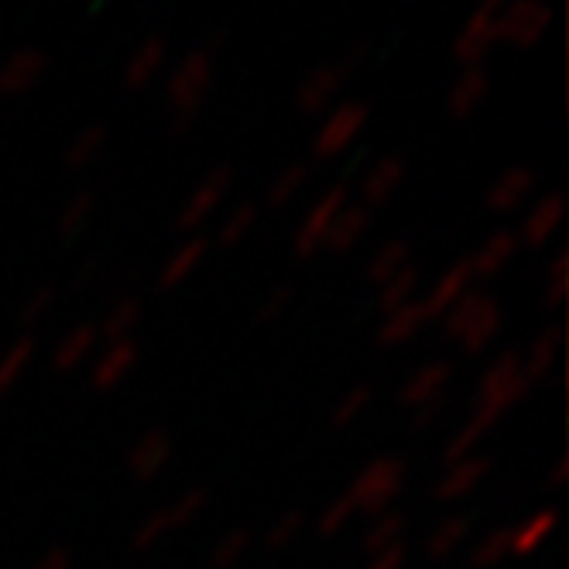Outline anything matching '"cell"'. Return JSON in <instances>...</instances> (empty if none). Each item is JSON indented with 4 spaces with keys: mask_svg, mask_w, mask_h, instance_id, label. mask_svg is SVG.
Wrapping results in <instances>:
<instances>
[{
    "mask_svg": "<svg viewBox=\"0 0 569 569\" xmlns=\"http://www.w3.org/2000/svg\"><path fill=\"white\" fill-rule=\"evenodd\" d=\"M213 79H217V66H213V56L207 49H192L186 52L172 69H169V79H166V103H169V113H172V134H186L189 124L196 120L199 107L210 100V90H213Z\"/></svg>",
    "mask_w": 569,
    "mask_h": 569,
    "instance_id": "6da1fadb",
    "label": "cell"
},
{
    "mask_svg": "<svg viewBox=\"0 0 569 569\" xmlns=\"http://www.w3.org/2000/svg\"><path fill=\"white\" fill-rule=\"evenodd\" d=\"M405 480H409V470H405L398 457H378L357 473L347 498L357 511L378 518L398 501V495L405 491Z\"/></svg>",
    "mask_w": 569,
    "mask_h": 569,
    "instance_id": "7a4b0ae2",
    "label": "cell"
},
{
    "mask_svg": "<svg viewBox=\"0 0 569 569\" xmlns=\"http://www.w3.org/2000/svg\"><path fill=\"white\" fill-rule=\"evenodd\" d=\"M528 385L525 375H521V357L515 353H501L491 368L483 371V378L477 381V398H473V412L487 416V419H501L508 409L528 395Z\"/></svg>",
    "mask_w": 569,
    "mask_h": 569,
    "instance_id": "3957f363",
    "label": "cell"
},
{
    "mask_svg": "<svg viewBox=\"0 0 569 569\" xmlns=\"http://www.w3.org/2000/svg\"><path fill=\"white\" fill-rule=\"evenodd\" d=\"M368 120H371V107L360 103V100H343V103L330 107L327 113H322L319 128L312 134V144H309L312 158L333 161V158L347 154L360 141L363 128H368Z\"/></svg>",
    "mask_w": 569,
    "mask_h": 569,
    "instance_id": "277c9868",
    "label": "cell"
},
{
    "mask_svg": "<svg viewBox=\"0 0 569 569\" xmlns=\"http://www.w3.org/2000/svg\"><path fill=\"white\" fill-rule=\"evenodd\" d=\"M552 18L556 11L549 0H505L498 14V46L518 52L539 49L552 28Z\"/></svg>",
    "mask_w": 569,
    "mask_h": 569,
    "instance_id": "5b68a950",
    "label": "cell"
},
{
    "mask_svg": "<svg viewBox=\"0 0 569 569\" xmlns=\"http://www.w3.org/2000/svg\"><path fill=\"white\" fill-rule=\"evenodd\" d=\"M207 505H210V495L202 491V487H192V491L179 495L169 508H158L154 515H148V518L134 528L131 549H134V552H151L169 532L192 525L202 511H207Z\"/></svg>",
    "mask_w": 569,
    "mask_h": 569,
    "instance_id": "8992f818",
    "label": "cell"
},
{
    "mask_svg": "<svg viewBox=\"0 0 569 569\" xmlns=\"http://www.w3.org/2000/svg\"><path fill=\"white\" fill-rule=\"evenodd\" d=\"M505 0H477V8L460 24V34L453 38V59L467 66H483V59L498 49V14Z\"/></svg>",
    "mask_w": 569,
    "mask_h": 569,
    "instance_id": "52a82bcc",
    "label": "cell"
},
{
    "mask_svg": "<svg viewBox=\"0 0 569 569\" xmlns=\"http://www.w3.org/2000/svg\"><path fill=\"white\" fill-rule=\"evenodd\" d=\"M347 202H350V186L347 182H337V186H330L306 210V217H302V223H299V230L292 237V254L299 261H309V258H316L322 251V243H327V233H330L333 220L340 217V210L347 207Z\"/></svg>",
    "mask_w": 569,
    "mask_h": 569,
    "instance_id": "ba28073f",
    "label": "cell"
},
{
    "mask_svg": "<svg viewBox=\"0 0 569 569\" xmlns=\"http://www.w3.org/2000/svg\"><path fill=\"white\" fill-rule=\"evenodd\" d=\"M350 72L353 69L343 66V62H319V66H312L299 79V87H296V107H299V113L316 117V113H327L330 107H337V97L347 87Z\"/></svg>",
    "mask_w": 569,
    "mask_h": 569,
    "instance_id": "9c48e42d",
    "label": "cell"
},
{
    "mask_svg": "<svg viewBox=\"0 0 569 569\" xmlns=\"http://www.w3.org/2000/svg\"><path fill=\"white\" fill-rule=\"evenodd\" d=\"M230 182H233V172H230L227 166L207 172V179H202V182L186 196L182 210H179V217H176V227H179L182 233H192V237H196V230H199V227H207V223L213 220V213L220 210V202H223L227 192H230Z\"/></svg>",
    "mask_w": 569,
    "mask_h": 569,
    "instance_id": "30bf717a",
    "label": "cell"
},
{
    "mask_svg": "<svg viewBox=\"0 0 569 569\" xmlns=\"http://www.w3.org/2000/svg\"><path fill=\"white\" fill-rule=\"evenodd\" d=\"M566 192H546L542 199L532 202V210L525 213L521 220V230H518V243L521 248H532V251H542L546 243L559 233V227L566 223Z\"/></svg>",
    "mask_w": 569,
    "mask_h": 569,
    "instance_id": "8fae6325",
    "label": "cell"
},
{
    "mask_svg": "<svg viewBox=\"0 0 569 569\" xmlns=\"http://www.w3.org/2000/svg\"><path fill=\"white\" fill-rule=\"evenodd\" d=\"M49 72V52L46 49H14L4 62H0V97H24L31 93Z\"/></svg>",
    "mask_w": 569,
    "mask_h": 569,
    "instance_id": "7c38bea8",
    "label": "cell"
},
{
    "mask_svg": "<svg viewBox=\"0 0 569 569\" xmlns=\"http://www.w3.org/2000/svg\"><path fill=\"white\" fill-rule=\"evenodd\" d=\"M536 189H539V172L532 166H515V169L501 172L495 179V186L487 189L483 207L491 210V213H498V217L515 213V210H521L525 202L536 196Z\"/></svg>",
    "mask_w": 569,
    "mask_h": 569,
    "instance_id": "4fadbf2b",
    "label": "cell"
},
{
    "mask_svg": "<svg viewBox=\"0 0 569 569\" xmlns=\"http://www.w3.org/2000/svg\"><path fill=\"white\" fill-rule=\"evenodd\" d=\"M405 176H409V166H405V158H398V154L378 158L375 166L363 172V179H360V207L371 210V213L378 207H385V202L401 189Z\"/></svg>",
    "mask_w": 569,
    "mask_h": 569,
    "instance_id": "5bb4252c",
    "label": "cell"
},
{
    "mask_svg": "<svg viewBox=\"0 0 569 569\" xmlns=\"http://www.w3.org/2000/svg\"><path fill=\"white\" fill-rule=\"evenodd\" d=\"M166 66H169V42H166V38H161V34L144 38V42L131 52L128 66H124V87L134 90V93L148 90L154 79L166 72Z\"/></svg>",
    "mask_w": 569,
    "mask_h": 569,
    "instance_id": "9a60e30c",
    "label": "cell"
},
{
    "mask_svg": "<svg viewBox=\"0 0 569 569\" xmlns=\"http://www.w3.org/2000/svg\"><path fill=\"white\" fill-rule=\"evenodd\" d=\"M172 460V439L169 432H161V429H151L144 432L134 446H131V453H128V470L138 483H151L161 470L169 467Z\"/></svg>",
    "mask_w": 569,
    "mask_h": 569,
    "instance_id": "2e32d148",
    "label": "cell"
},
{
    "mask_svg": "<svg viewBox=\"0 0 569 569\" xmlns=\"http://www.w3.org/2000/svg\"><path fill=\"white\" fill-rule=\"evenodd\" d=\"M487 93H491V72L483 66H467L453 79V87L446 90V110L453 120H467L487 100Z\"/></svg>",
    "mask_w": 569,
    "mask_h": 569,
    "instance_id": "e0dca14e",
    "label": "cell"
},
{
    "mask_svg": "<svg viewBox=\"0 0 569 569\" xmlns=\"http://www.w3.org/2000/svg\"><path fill=\"white\" fill-rule=\"evenodd\" d=\"M453 381V363L450 360H432V363H422V368L401 385L398 391V401L409 405V409H419V405H429V401H439L446 385Z\"/></svg>",
    "mask_w": 569,
    "mask_h": 569,
    "instance_id": "ac0fdd59",
    "label": "cell"
},
{
    "mask_svg": "<svg viewBox=\"0 0 569 569\" xmlns=\"http://www.w3.org/2000/svg\"><path fill=\"white\" fill-rule=\"evenodd\" d=\"M491 473V457H467L453 467H446V473L436 483V501H463L467 495H473L483 483V477Z\"/></svg>",
    "mask_w": 569,
    "mask_h": 569,
    "instance_id": "d6986e66",
    "label": "cell"
},
{
    "mask_svg": "<svg viewBox=\"0 0 569 569\" xmlns=\"http://www.w3.org/2000/svg\"><path fill=\"white\" fill-rule=\"evenodd\" d=\"M518 251H521V243H518V233L515 230H495L477 248V254L467 258L470 268H473V281H491V278H498L515 261Z\"/></svg>",
    "mask_w": 569,
    "mask_h": 569,
    "instance_id": "ffe728a7",
    "label": "cell"
},
{
    "mask_svg": "<svg viewBox=\"0 0 569 569\" xmlns=\"http://www.w3.org/2000/svg\"><path fill=\"white\" fill-rule=\"evenodd\" d=\"M470 289H473V268H470V261H457V264H450V268H446V271L432 281V289L426 292L422 306H426L429 316L436 319V316H442L446 309H453Z\"/></svg>",
    "mask_w": 569,
    "mask_h": 569,
    "instance_id": "44dd1931",
    "label": "cell"
},
{
    "mask_svg": "<svg viewBox=\"0 0 569 569\" xmlns=\"http://www.w3.org/2000/svg\"><path fill=\"white\" fill-rule=\"evenodd\" d=\"M138 363V347L134 340H117V343H107V350L97 357L93 371H90V385L97 391H113L120 381H124Z\"/></svg>",
    "mask_w": 569,
    "mask_h": 569,
    "instance_id": "7402d4cb",
    "label": "cell"
},
{
    "mask_svg": "<svg viewBox=\"0 0 569 569\" xmlns=\"http://www.w3.org/2000/svg\"><path fill=\"white\" fill-rule=\"evenodd\" d=\"M100 343V330H97V322H79V327H72L59 343H56V353H52V368L59 375H72L79 371L83 363L93 357Z\"/></svg>",
    "mask_w": 569,
    "mask_h": 569,
    "instance_id": "603a6c76",
    "label": "cell"
},
{
    "mask_svg": "<svg viewBox=\"0 0 569 569\" xmlns=\"http://www.w3.org/2000/svg\"><path fill=\"white\" fill-rule=\"evenodd\" d=\"M368 230H371V210H363L360 202H347V207L340 210V217L333 220L322 251L343 258V254H350L357 248L363 237H368Z\"/></svg>",
    "mask_w": 569,
    "mask_h": 569,
    "instance_id": "cb8c5ba5",
    "label": "cell"
},
{
    "mask_svg": "<svg viewBox=\"0 0 569 569\" xmlns=\"http://www.w3.org/2000/svg\"><path fill=\"white\" fill-rule=\"evenodd\" d=\"M429 322H432L429 309L422 306V299H416V302H409V306H401V309L385 316L381 330H378V343L381 347H401V343L416 340L429 327Z\"/></svg>",
    "mask_w": 569,
    "mask_h": 569,
    "instance_id": "d4e9b609",
    "label": "cell"
},
{
    "mask_svg": "<svg viewBox=\"0 0 569 569\" xmlns=\"http://www.w3.org/2000/svg\"><path fill=\"white\" fill-rule=\"evenodd\" d=\"M501 333V306L498 299H487L477 316L463 327V333L457 337V347L467 353V357H477V353H487V347H491Z\"/></svg>",
    "mask_w": 569,
    "mask_h": 569,
    "instance_id": "484cf974",
    "label": "cell"
},
{
    "mask_svg": "<svg viewBox=\"0 0 569 569\" xmlns=\"http://www.w3.org/2000/svg\"><path fill=\"white\" fill-rule=\"evenodd\" d=\"M207 254H210V240L207 237H189L182 248L166 261V268H161L158 284H161V289H179V284L189 281L196 274V268L207 261Z\"/></svg>",
    "mask_w": 569,
    "mask_h": 569,
    "instance_id": "4316f807",
    "label": "cell"
},
{
    "mask_svg": "<svg viewBox=\"0 0 569 569\" xmlns=\"http://www.w3.org/2000/svg\"><path fill=\"white\" fill-rule=\"evenodd\" d=\"M559 347H562V330L559 327H549L546 333L536 337V343L528 347V353L521 360V375H525L528 385H539V381H546L552 375Z\"/></svg>",
    "mask_w": 569,
    "mask_h": 569,
    "instance_id": "83f0119b",
    "label": "cell"
},
{
    "mask_svg": "<svg viewBox=\"0 0 569 569\" xmlns=\"http://www.w3.org/2000/svg\"><path fill=\"white\" fill-rule=\"evenodd\" d=\"M559 525V511L542 508L536 515H528L518 528H511V556H532Z\"/></svg>",
    "mask_w": 569,
    "mask_h": 569,
    "instance_id": "f1b7e54d",
    "label": "cell"
},
{
    "mask_svg": "<svg viewBox=\"0 0 569 569\" xmlns=\"http://www.w3.org/2000/svg\"><path fill=\"white\" fill-rule=\"evenodd\" d=\"M141 312H144V302H141L134 292H124V296H120V299L110 306V312H107V319H103V327H97V330H100V337H103L107 343L131 340L134 327L141 322Z\"/></svg>",
    "mask_w": 569,
    "mask_h": 569,
    "instance_id": "f546056e",
    "label": "cell"
},
{
    "mask_svg": "<svg viewBox=\"0 0 569 569\" xmlns=\"http://www.w3.org/2000/svg\"><path fill=\"white\" fill-rule=\"evenodd\" d=\"M470 528H473V518L467 515H450V518H442L436 528H432V536L426 539V556L429 559H446V556H453L467 539H470Z\"/></svg>",
    "mask_w": 569,
    "mask_h": 569,
    "instance_id": "4dcf8cb0",
    "label": "cell"
},
{
    "mask_svg": "<svg viewBox=\"0 0 569 569\" xmlns=\"http://www.w3.org/2000/svg\"><path fill=\"white\" fill-rule=\"evenodd\" d=\"M498 422L495 419H487V416H480V412H473L463 426H460V432L446 442V450H442V463L446 467H453V463H460V460H467V457H473V450L483 442V436L491 432Z\"/></svg>",
    "mask_w": 569,
    "mask_h": 569,
    "instance_id": "1f68e13d",
    "label": "cell"
},
{
    "mask_svg": "<svg viewBox=\"0 0 569 569\" xmlns=\"http://www.w3.org/2000/svg\"><path fill=\"white\" fill-rule=\"evenodd\" d=\"M409 258H412L409 240H385L368 261V281H375L381 289V284H388L401 268H409Z\"/></svg>",
    "mask_w": 569,
    "mask_h": 569,
    "instance_id": "d6a6232c",
    "label": "cell"
},
{
    "mask_svg": "<svg viewBox=\"0 0 569 569\" xmlns=\"http://www.w3.org/2000/svg\"><path fill=\"white\" fill-rule=\"evenodd\" d=\"M103 144H107V124H87L83 131H79V134L69 141V148H66V169H69V172H83V169H90L93 161L100 158Z\"/></svg>",
    "mask_w": 569,
    "mask_h": 569,
    "instance_id": "836d02e7",
    "label": "cell"
},
{
    "mask_svg": "<svg viewBox=\"0 0 569 569\" xmlns=\"http://www.w3.org/2000/svg\"><path fill=\"white\" fill-rule=\"evenodd\" d=\"M419 284H422V271H419L416 264L401 268L388 284H381V289H378V309L388 316V312H395V309H401V306L416 302Z\"/></svg>",
    "mask_w": 569,
    "mask_h": 569,
    "instance_id": "e575fe53",
    "label": "cell"
},
{
    "mask_svg": "<svg viewBox=\"0 0 569 569\" xmlns=\"http://www.w3.org/2000/svg\"><path fill=\"white\" fill-rule=\"evenodd\" d=\"M34 350H38L34 337H18V340L4 350V357H0V398H8V395L14 391V385L24 378L28 363L34 360Z\"/></svg>",
    "mask_w": 569,
    "mask_h": 569,
    "instance_id": "d590c367",
    "label": "cell"
},
{
    "mask_svg": "<svg viewBox=\"0 0 569 569\" xmlns=\"http://www.w3.org/2000/svg\"><path fill=\"white\" fill-rule=\"evenodd\" d=\"M405 542V515H395V511H385L371 521V528L363 532L360 539V549L368 556H378L391 546Z\"/></svg>",
    "mask_w": 569,
    "mask_h": 569,
    "instance_id": "8d00e7d4",
    "label": "cell"
},
{
    "mask_svg": "<svg viewBox=\"0 0 569 569\" xmlns=\"http://www.w3.org/2000/svg\"><path fill=\"white\" fill-rule=\"evenodd\" d=\"M93 213H97V196L90 189L69 196L62 213H59V233H62V240H76L79 233L87 230V223L93 220Z\"/></svg>",
    "mask_w": 569,
    "mask_h": 569,
    "instance_id": "74e56055",
    "label": "cell"
},
{
    "mask_svg": "<svg viewBox=\"0 0 569 569\" xmlns=\"http://www.w3.org/2000/svg\"><path fill=\"white\" fill-rule=\"evenodd\" d=\"M258 217H261V207H258V202H240V207H233V210L220 220V227H217V243H220V248H237V243L258 227Z\"/></svg>",
    "mask_w": 569,
    "mask_h": 569,
    "instance_id": "f35d334b",
    "label": "cell"
},
{
    "mask_svg": "<svg viewBox=\"0 0 569 569\" xmlns=\"http://www.w3.org/2000/svg\"><path fill=\"white\" fill-rule=\"evenodd\" d=\"M306 182H309V166H302V161H296V166H284L278 172V179L268 186V199L264 202H268L271 210H284L306 189Z\"/></svg>",
    "mask_w": 569,
    "mask_h": 569,
    "instance_id": "ab89813d",
    "label": "cell"
},
{
    "mask_svg": "<svg viewBox=\"0 0 569 569\" xmlns=\"http://www.w3.org/2000/svg\"><path fill=\"white\" fill-rule=\"evenodd\" d=\"M487 299H491V296H487V292H480V289H470L453 309H446L439 319H442V337L446 340H450V343H457V337L463 333V327H467V322L477 316V309L487 302Z\"/></svg>",
    "mask_w": 569,
    "mask_h": 569,
    "instance_id": "60d3db41",
    "label": "cell"
},
{
    "mask_svg": "<svg viewBox=\"0 0 569 569\" xmlns=\"http://www.w3.org/2000/svg\"><path fill=\"white\" fill-rule=\"evenodd\" d=\"M251 528L248 525H237V528H230V532L213 546V556H210V566L213 569H230V566H237L240 559H243V552L251 549Z\"/></svg>",
    "mask_w": 569,
    "mask_h": 569,
    "instance_id": "b9f144b4",
    "label": "cell"
},
{
    "mask_svg": "<svg viewBox=\"0 0 569 569\" xmlns=\"http://www.w3.org/2000/svg\"><path fill=\"white\" fill-rule=\"evenodd\" d=\"M302 528H306V515L302 511H281L271 528L264 532V549L271 552H281V549H289L299 536H302Z\"/></svg>",
    "mask_w": 569,
    "mask_h": 569,
    "instance_id": "7bdbcfd3",
    "label": "cell"
},
{
    "mask_svg": "<svg viewBox=\"0 0 569 569\" xmlns=\"http://www.w3.org/2000/svg\"><path fill=\"white\" fill-rule=\"evenodd\" d=\"M511 556V528H495L491 536H483L477 546H473V556L470 562L477 569H487V566H498L501 559Z\"/></svg>",
    "mask_w": 569,
    "mask_h": 569,
    "instance_id": "ee69618b",
    "label": "cell"
},
{
    "mask_svg": "<svg viewBox=\"0 0 569 569\" xmlns=\"http://www.w3.org/2000/svg\"><path fill=\"white\" fill-rule=\"evenodd\" d=\"M566 289H569V251H559L549 264V281H546V306L549 309H559L562 299H566Z\"/></svg>",
    "mask_w": 569,
    "mask_h": 569,
    "instance_id": "f6af8a7d",
    "label": "cell"
},
{
    "mask_svg": "<svg viewBox=\"0 0 569 569\" xmlns=\"http://www.w3.org/2000/svg\"><path fill=\"white\" fill-rule=\"evenodd\" d=\"M52 302H56V284H49V281H46V284H38V289L21 302L18 322H21V327H34V322L52 309Z\"/></svg>",
    "mask_w": 569,
    "mask_h": 569,
    "instance_id": "bcb514c9",
    "label": "cell"
},
{
    "mask_svg": "<svg viewBox=\"0 0 569 569\" xmlns=\"http://www.w3.org/2000/svg\"><path fill=\"white\" fill-rule=\"evenodd\" d=\"M368 405H371V388H368V385L350 388V391L337 401V409H333V426H337V429L350 426L363 409H368Z\"/></svg>",
    "mask_w": 569,
    "mask_h": 569,
    "instance_id": "7dc6e473",
    "label": "cell"
},
{
    "mask_svg": "<svg viewBox=\"0 0 569 569\" xmlns=\"http://www.w3.org/2000/svg\"><path fill=\"white\" fill-rule=\"evenodd\" d=\"M292 296H296L292 284H278V289H271L254 312V327H268V322H274L284 309L292 306Z\"/></svg>",
    "mask_w": 569,
    "mask_h": 569,
    "instance_id": "c3c4849f",
    "label": "cell"
},
{
    "mask_svg": "<svg viewBox=\"0 0 569 569\" xmlns=\"http://www.w3.org/2000/svg\"><path fill=\"white\" fill-rule=\"evenodd\" d=\"M353 515H357V508L350 505V498L343 495V498H337L327 511H322L319 515V536H340L343 532V528L353 521Z\"/></svg>",
    "mask_w": 569,
    "mask_h": 569,
    "instance_id": "681fc988",
    "label": "cell"
},
{
    "mask_svg": "<svg viewBox=\"0 0 569 569\" xmlns=\"http://www.w3.org/2000/svg\"><path fill=\"white\" fill-rule=\"evenodd\" d=\"M442 416H446V401H442V398H439V401H429V405H419V409H416V419H412V429H416V432H426V429H432Z\"/></svg>",
    "mask_w": 569,
    "mask_h": 569,
    "instance_id": "f907efd6",
    "label": "cell"
},
{
    "mask_svg": "<svg viewBox=\"0 0 569 569\" xmlns=\"http://www.w3.org/2000/svg\"><path fill=\"white\" fill-rule=\"evenodd\" d=\"M405 559H409V549H405V542H398V546H391V549H385V552L371 556L368 569H401V566H405Z\"/></svg>",
    "mask_w": 569,
    "mask_h": 569,
    "instance_id": "816d5d0a",
    "label": "cell"
},
{
    "mask_svg": "<svg viewBox=\"0 0 569 569\" xmlns=\"http://www.w3.org/2000/svg\"><path fill=\"white\" fill-rule=\"evenodd\" d=\"M31 569H72V552L62 549V546H56L46 556H38V562Z\"/></svg>",
    "mask_w": 569,
    "mask_h": 569,
    "instance_id": "f5cc1de1",
    "label": "cell"
},
{
    "mask_svg": "<svg viewBox=\"0 0 569 569\" xmlns=\"http://www.w3.org/2000/svg\"><path fill=\"white\" fill-rule=\"evenodd\" d=\"M100 268H103V261H100V258H90V261H87L83 268H79V271L72 274V281H69V289H72V292H83V289H87V284H93V281H97Z\"/></svg>",
    "mask_w": 569,
    "mask_h": 569,
    "instance_id": "db71d44e",
    "label": "cell"
},
{
    "mask_svg": "<svg viewBox=\"0 0 569 569\" xmlns=\"http://www.w3.org/2000/svg\"><path fill=\"white\" fill-rule=\"evenodd\" d=\"M566 480H569V460H566V457H559V460H556V467H552V473H549V483H552V487H562Z\"/></svg>",
    "mask_w": 569,
    "mask_h": 569,
    "instance_id": "11a10c76",
    "label": "cell"
},
{
    "mask_svg": "<svg viewBox=\"0 0 569 569\" xmlns=\"http://www.w3.org/2000/svg\"><path fill=\"white\" fill-rule=\"evenodd\" d=\"M100 4H107V0H97V8H100Z\"/></svg>",
    "mask_w": 569,
    "mask_h": 569,
    "instance_id": "9f6ffc18",
    "label": "cell"
},
{
    "mask_svg": "<svg viewBox=\"0 0 569 569\" xmlns=\"http://www.w3.org/2000/svg\"><path fill=\"white\" fill-rule=\"evenodd\" d=\"M0 28H4V24H0Z\"/></svg>",
    "mask_w": 569,
    "mask_h": 569,
    "instance_id": "6f0895ef",
    "label": "cell"
}]
</instances>
